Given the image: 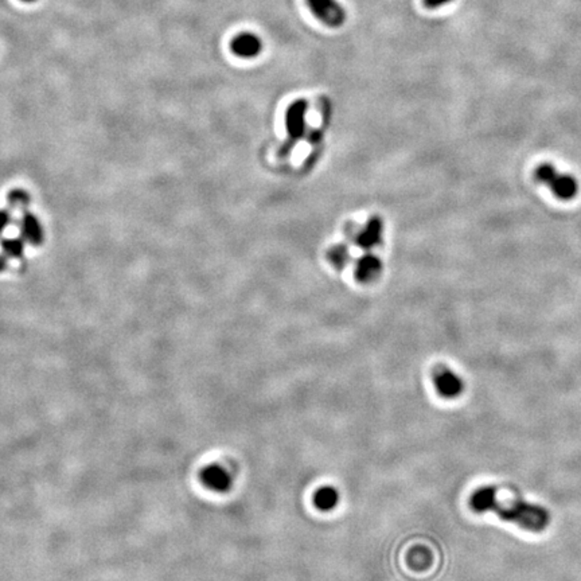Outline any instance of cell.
<instances>
[{
	"mask_svg": "<svg viewBox=\"0 0 581 581\" xmlns=\"http://www.w3.org/2000/svg\"><path fill=\"white\" fill-rule=\"evenodd\" d=\"M470 506L476 513L494 511L501 518L534 533L542 532L550 523V514L540 504L526 502L503 503L497 498V490L486 486L478 488L470 498Z\"/></svg>",
	"mask_w": 581,
	"mask_h": 581,
	"instance_id": "1",
	"label": "cell"
},
{
	"mask_svg": "<svg viewBox=\"0 0 581 581\" xmlns=\"http://www.w3.org/2000/svg\"><path fill=\"white\" fill-rule=\"evenodd\" d=\"M534 178L541 185L548 186L561 201H570L576 198L580 190L579 181L573 175L559 171L550 163L540 164L534 171Z\"/></svg>",
	"mask_w": 581,
	"mask_h": 581,
	"instance_id": "2",
	"label": "cell"
},
{
	"mask_svg": "<svg viewBox=\"0 0 581 581\" xmlns=\"http://www.w3.org/2000/svg\"><path fill=\"white\" fill-rule=\"evenodd\" d=\"M310 10L318 19L330 27H341L346 20V11L337 0H307Z\"/></svg>",
	"mask_w": 581,
	"mask_h": 581,
	"instance_id": "3",
	"label": "cell"
},
{
	"mask_svg": "<svg viewBox=\"0 0 581 581\" xmlns=\"http://www.w3.org/2000/svg\"><path fill=\"white\" fill-rule=\"evenodd\" d=\"M433 382H435L436 391L444 398H455L464 391L463 379L459 377L455 372L447 367H440L433 376Z\"/></svg>",
	"mask_w": 581,
	"mask_h": 581,
	"instance_id": "4",
	"label": "cell"
},
{
	"mask_svg": "<svg viewBox=\"0 0 581 581\" xmlns=\"http://www.w3.org/2000/svg\"><path fill=\"white\" fill-rule=\"evenodd\" d=\"M19 232H20V237L32 244L34 247H39L44 241H45V230L44 226L41 223V221L38 220V217L35 214H32L30 211H23V214L19 218Z\"/></svg>",
	"mask_w": 581,
	"mask_h": 581,
	"instance_id": "5",
	"label": "cell"
},
{
	"mask_svg": "<svg viewBox=\"0 0 581 581\" xmlns=\"http://www.w3.org/2000/svg\"><path fill=\"white\" fill-rule=\"evenodd\" d=\"M201 479L204 486L218 492L228 491L233 483L232 475L218 464H211L204 469L201 472Z\"/></svg>",
	"mask_w": 581,
	"mask_h": 581,
	"instance_id": "6",
	"label": "cell"
},
{
	"mask_svg": "<svg viewBox=\"0 0 581 581\" xmlns=\"http://www.w3.org/2000/svg\"><path fill=\"white\" fill-rule=\"evenodd\" d=\"M261 48H263L261 39L257 35L249 34V32L240 34L232 41L233 53L242 58H253L259 56Z\"/></svg>",
	"mask_w": 581,
	"mask_h": 581,
	"instance_id": "7",
	"label": "cell"
},
{
	"mask_svg": "<svg viewBox=\"0 0 581 581\" xmlns=\"http://www.w3.org/2000/svg\"><path fill=\"white\" fill-rule=\"evenodd\" d=\"M339 502V494L334 487H322L315 492L314 503L319 510L330 511Z\"/></svg>",
	"mask_w": 581,
	"mask_h": 581,
	"instance_id": "8",
	"label": "cell"
},
{
	"mask_svg": "<svg viewBox=\"0 0 581 581\" xmlns=\"http://www.w3.org/2000/svg\"><path fill=\"white\" fill-rule=\"evenodd\" d=\"M1 251L8 260H22L26 251V241L22 237L4 238L1 241Z\"/></svg>",
	"mask_w": 581,
	"mask_h": 581,
	"instance_id": "9",
	"label": "cell"
},
{
	"mask_svg": "<svg viewBox=\"0 0 581 581\" xmlns=\"http://www.w3.org/2000/svg\"><path fill=\"white\" fill-rule=\"evenodd\" d=\"M306 108H307V105H306L304 101H298L288 110L287 122H288V128L292 133H299L301 131L303 124H304Z\"/></svg>",
	"mask_w": 581,
	"mask_h": 581,
	"instance_id": "10",
	"label": "cell"
},
{
	"mask_svg": "<svg viewBox=\"0 0 581 581\" xmlns=\"http://www.w3.org/2000/svg\"><path fill=\"white\" fill-rule=\"evenodd\" d=\"M32 202V197L26 190H11L7 195V204L14 210H25Z\"/></svg>",
	"mask_w": 581,
	"mask_h": 581,
	"instance_id": "11",
	"label": "cell"
},
{
	"mask_svg": "<svg viewBox=\"0 0 581 581\" xmlns=\"http://www.w3.org/2000/svg\"><path fill=\"white\" fill-rule=\"evenodd\" d=\"M13 222V213L8 209H0V237Z\"/></svg>",
	"mask_w": 581,
	"mask_h": 581,
	"instance_id": "12",
	"label": "cell"
},
{
	"mask_svg": "<svg viewBox=\"0 0 581 581\" xmlns=\"http://www.w3.org/2000/svg\"><path fill=\"white\" fill-rule=\"evenodd\" d=\"M360 269H361L362 276L367 279L369 276H372L373 273L378 272L379 266H378V261L369 259V260H366V261L362 264V267L360 268Z\"/></svg>",
	"mask_w": 581,
	"mask_h": 581,
	"instance_id": "13",
	"label": "cell"
},
{
	"mask_svg": "<svg viewBox=\"0 0 581 581\" xmlns=\"http://www.w3.org/2000/svg\"><path fill=\"white\" fill-rule=\"evenodd\" d=\"M451 1L452 0H424V4L428 8H439L441 6H445Z\"/></svg>",
	"mask_w": 581,
	"mask_h": 581,
	"instance_id": "14",
	"label": "cell"
},
{
	"mask_svg": "<svg viewBox=\"0 0 581 581\" xmlns=\"http://www.w3.org/2000/svg\"><path fill=\"white\" fill-rule=\"evenodd\" d=\"M7 268H8V259L3 253H0V273L4 272Z\"/></svg>",
	"mask_w": 581,
	"mask_h": 581,
	"instance_id": "15",
	"label": "cell"
},
{
	"mask_svg": "<svg viewBox=\"0 0 581 581\" xmlns=\"http://www.w3.org/2000/svg\"><path fill=\"white\" fill-rule=\"evenodd\" d=\"M23 1H27V3H32V1H37V0H23Z\"/></svg>",
	"mask_w": 581,
	"mask_h": 581,
	"instance_id": "16",
	"label": "cell"
}]
</instances>
